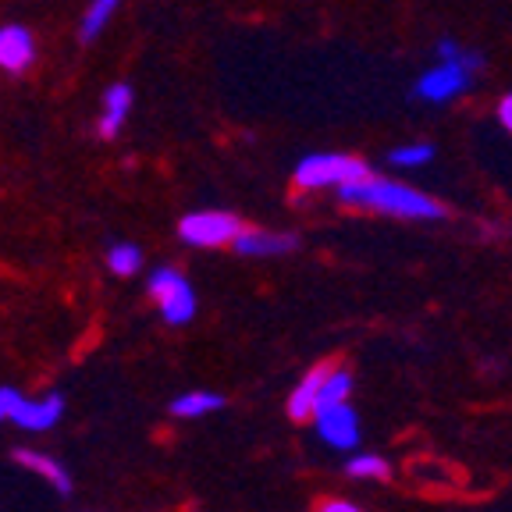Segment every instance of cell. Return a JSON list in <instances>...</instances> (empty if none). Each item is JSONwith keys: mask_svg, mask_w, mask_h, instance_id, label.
<instances>
[{"mask_svg": "<svg viewBox=\"0 0 512 512\" xmlns=\"http://www.w3.org/2000/svg\"><path fill=\"white\" fill-rule=\"evenodd\" d=\"M335 196L345 210H356V214H381V217H395V221H427V224L448 217V207L441 200H434L431 192L416 189V185L392 175H374V171L342 185Z\"/></svg>", "mask_w": 512, "mask_h": 512, "instance_id": "obj_1", "label": "cell"}, {"mask_svg": "<svg viewBox=\"0 0 512 512\" xmlns=\"http://www.w3.org/2000/svg\"><path fill=\"white\" fill-rule=\"evenodd\" d=\"M484 68V57L477 50L463 47L459 40L445 36L438 40L434 47V64L420 72L413 86V96L420 104H431V107H445V104H456L463 100L466 93L473 89V79L480 75Z\"/></svg>", "mask_w": 512, "mask_h": 512, "instance_id": "obj_2", "label": "cell"}, {"mask_svg": "<svg viewBox=\"0 0 512 512\" xmlns=\"http://www.w3.org/2000/svg\"><path fill=\"white\" fill-rule=\"evenodd\" d=\"M370 171V164L356 153L342 150H313L292 168V189L303 196H320V192H338L342 185L356 182Z\"/></svg>", "mask_w": 512, "mask_h": 512, "instance_id": "obj_3", "label": "cell"}, {"mask_svg": "<svg viewBox=\"0 0 512 512\" xmlns=\"http://www.w3.org/2000/svg\"><path fill=\"white\" fill-rule=\"evenodd\" d=\"M146 296L153 299L160 320L171 324V328L192 324V320H196V310H200V296H196L192 281L171 264H157L146 271Z\"/></svg>", "mask_w": 512, "mask_h": 512, "instance_id": "obj_4", "label": "cell"}, {"mask_svg": "<svg viewBox=\"0 0 512 512\" xmlns=\"http://www.w3.org/2000/svg\"><path fill=\"white\" fill-rule=\"evenodd\" d=\"M239 232L242 221L221 207H200L178 217V239L189 249H232Z\"/></svg>", "mask_w": 512, "mask_h": 512, "instance_id": "obj_5", "label": "cell"}, {"mask_svg": "<svg viewBox=\"0 0 512 512\" xmlns=\"http://www.w3.org/2000/svg\"><path fill=\"white\" fill-rule=\"evenodd\" d=\"M313 431L335 452H356L360 448V413L352 409V402H335L324 406L310 416Z\"/></svg>", "mask_w": 512, "mask_h": 512, "instance_id": "obj_6", "label": "cell"}, {"mask_svg": "<svg viewBox=\"0 0 512 512\" xmlns=\"http://www.w3.org/2000/svg\"><path fill=\"white\" fill-rule=\"evenodd\" d=\"M40 57V43L36 32L22 22H4L0 25V72L4 75H29Z\"/></svg>", "mask_w": 512, "mask_h": 512, "instance_id": "obj_7", "label": "cell"}, {"mask_svg": "<svg viewBox=\"0 0 512 512\" xmlns=\"http://www.w3.org/2000/svg\"><path fill=\"white\" fill-rule=\"evenodd\" d=\"M232 249L242 260H278L299 249V235L296 232H281V228H246L235 235Z\"/></svg>", "mask_w": 512, "mask_h": 512, "instance_id": "obj_8", "label": "cell"}, {"mask_svg": "<svg viewBox=\"0 0 512 512\" xmlns=\"http://www.w3.org/2000/svg\"><path fill=\"white\" fill-rule=\"evenodd\" d=\"M132 107H136V89L128 82H111L100 96V114H96V136L104 143H114V139L125 132L128 118H132Z\"/></svg>", "mask_w": 512, "mask_h": 512, "instance_id": "obj_9", "label": "cell"}, {"mask_svg": "<svg viewBox=\"0 0 512 512\" xmlns=\"http://www.w3.org/2000/svg\"><path fill=\"white\" fill-rule=\"evenodd\" d=\"M61 416H64V399L57 392L32 395V399L22 395L8 424H15L18 431H25V434H47L61 424Z\"/></svg>", "mask_w": 512, "mask_h": 512, "instance_id": "obj_10", "label": "cell"}, {"mask_svg": "<svg viewBox=\"0 0 512 512\" xmlns=\"http://www.w3.org/2000/svg\"><path fill=\"white\" fill-rule=\"evenodd\" d=\"M11 459H15L22 470L36 473L50 491H57V495H72V473H68V466H64L57 456L40 452V448H15Z\"/></svg>", "mask_w": 512, "mask_h": 512, "instance_id": "obj_11", "label": "cell"}, {"mask_svg": "<svg viewBox=\"0 0 512 512\" xmlns=\"http://www.w3.org/2000/svg\"><path fill=\"white\" fill-rule=\"evenodd\" d=\"M328 367H331V363H317V367H310L303 377H299V384L292 388V392H288V402H285L288 420H296V424H310V416L317 413L320 381H324Z\"/></svg>", "mask_w": 512, "mask_h": 512, "instance_id": "obj_12", "label": "cell"}, {"mask_svg": "<svg viewBox=\"0 0 512 512\" xmlns=\"http://www.w3.org/2000/svg\"><path fill=\"white\" fill-rule=\"evenodd\" d=\"M224 406H228V399H224L221 392L192 388V392H182L171 399L168 413L175 416V420H203V416H210V413H221Z\"/></svg>", "mask_w": 512, "mask_h": 512, "instance_id": "obj_13", "label": "cell"}, {"mask_svg": "<svg viewBox=\"0 0 512 512\" xmlns=\"http://www.w3.org/2000/svg\"><path fill=\"white\" fill-rule=\"evenodd\" d=\"M121 0H89L79 15V43H96L118 18Z\"/></svg>", "mask_w": 512, "mask_h": 512, "instance_id": "obj_14", "label": "cell"}, {"mask_svg": "<svg viewBox=\"0 0 512 512\" xmlns=\"http://www.w3.org/2000/svg\"><path fill=\"white\" fill-rule=\"evenodd\" d=\"M107 271L114 274V278H136V274L146 271V253L139 242L132 239H118L107 246V256H104Z\"/></svg>", "mask_w": 512, "mask_h": 512, "instance_id": "obj_15", "label": "cell"}, {"mask_svg": "<svg viewBox=\"0 0 512 512\" xmlns=\"http://www.w3.org/2000/svg\"><path fill=\"white\" fill-rule=\"evenodd\" d=\"M352 388H356V377H352L349 367H338L331 363L324 381H320V395H317V409L324 406H335V402H349L352 399Z\"/></svg>", "mask_w": 512, "mask_h": 512, "instance_id": "obj_16", "label": "cell"}, {"mask_svg": "<svg viewBox=\"0 0 512 512\" xmlns=\"http://www.w3.org/2000/svg\"><path fill=\"white\" fill-rule=\"evenodd\" d=\"M434 143H427V139H413V143H402L395 146L392 153H388V164H392L395 171H420L427 168L434 160Z\"/></svg>", "mask_w": 512, "mask_h": 512, "instance_id": "obj_17", "label": "cell"}, {"mask_svg": "<svg viewBox=\"0 0 512 512\" xmlns=\"http://www.w3.org/2000/svg\"><path fill=\"white\" fill-rule=\"evenodd\" d=\"M345 473H349L352 480H392V463L384 456H377V452H356V456L345 463Z\"/></svg>", "mask_w": 512, "mask_h": 512, "instance_id": "obj_18", "label": "cell"}, {"mask_svg": "<svg viewBox=\"0 0 512 512\" xmlns=\"http://www.w3.org/2000/svg\"><path fill=\"white\" fill-rule=\"evenodd\" d=\"M18 399H22V392L18 388H11V384H0V427L8 424L11 413H15Z\"/></svg>", "mask_w": 512, "mask_h": 512, "instance_id": "obj_19", "label": "cell"}, {"mask_svg": "<svg viewBox=\"0 0 512 512\" xmlns=\"http://www.w3.org/2000/svg\"><path fill=\"white\" fill-rule=\"evenodd\" d=\"M313 512H363V509L356 502H349V498H320L313 505Z\"/></svg>", "mask_w": 512, "mask_h": 512, "instance_id": "obj_20", "label": "cell"}, {"mask_svg": "<svg viewBox=\"0 0 512 512\" xmlns=\"http://www.w3.org/2000/svg\"><path fill=\"white\" fill-rule=\"evenodd\" d=\"M495 121L502 125L505 136H512V93H502V100L495 104Z\"/></svg>", "mask_w": 512, "mask_h": 512, "instance_id": "obj_21", "label": "cell"}]
</instances>
